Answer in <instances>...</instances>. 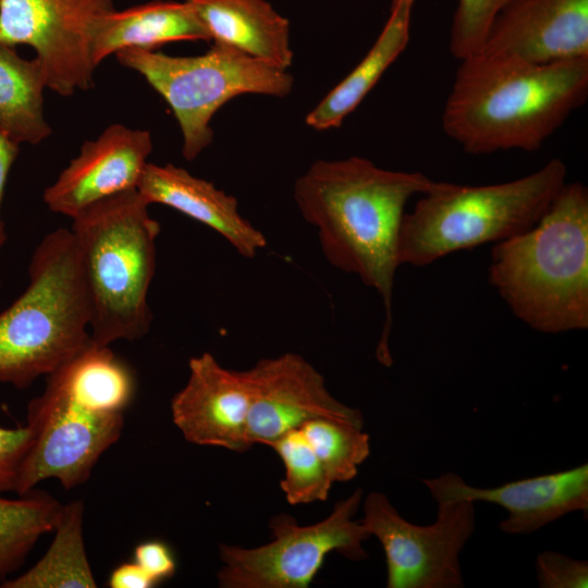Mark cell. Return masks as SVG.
<instances>
[{"instance_id":"15","label":"cell","mask_w":588,"mask_h":588,"mask_svg":"<svg viewBox=\"0 0 588 588\" xmlns=\"http://www.w3.org/2000/svg\"><path fill=\"white\" fill-rule=\"evenodd\" d=\"M151 150L148 131L112 124L82 145L45 189L44 201L51 211L72 219L95 203L137 188Z\"/></svg>"},{"instance_id":"31","label":"cell","mask_w":588,"mask_h":588,"mask_svg":"<svg viewBox=\"0 0 588 588\" xmlns=\"http://www.w3.org/2000/svg\"><path fill=\"white\" fill-rule=\"evenodd\" d=\"M19 151L20 145L0 131V249L7 242L5 224L1 217V207L8 176Z\"/></svg>"},{"instance_id":"9","label":"cell","mask_w":588,"mask_h":588,"mask_svg":"<svg viewBox=\"0 0 588 588\" xmlns=\"http://www.w3.org/2000/svg\"><path fill=\"white\" fill-rule=\"evenodd\" d=\"M360 519L382 546L388 588H462L460 555L475 531V503L438 502L436 520H406L381 492L367 494Z\"/></svg>"},{"instance_id":"20","label":"cell","mask_w":588,"mask_h":588,"mask_svg":"<svg viewBox=\"0 0 588 588\" xmlns=\"http://www.w3.org/2000/svg\"><path fill=\"white\" fill-rule=\"evenodd\" d=\"M415 0H392L388 19L375 42L356 66L338 83L305 119L317 131L339 127L406 49Z\"/></svg>"},{"instance_id":"2","label":"cell","mask_w":588,"mask_h":588,"mask_svg":"<svg viewBox=\"0 0 588 588\" xmlns=\"http://www.w3.org/2000/svg\"><path fill=\"white\" fill-rule=\"evenodd\" d=\"M587 96L588 58L538 64L480 51L461 61L442 128L470 155L534 151Z\"/></svg>"},{"instance_id":"6","label":"cell","mask_w":588,"mask_h":588,"mask_svg":"<svg viewBox=\"0 0 588 588\" xmlns=\"http://www.w3.org/2000/svg\"><path fill=\"white\" fill-rule=\"evenodd\" d=\"M90 305L71 230L35 248L25 291L0 313V382L25 389L90 340Z\"/></svg>"},{"instance_id":"21","label":"cell","mask_w":588,"mask_h":588,"mask_svg":"<svg viewBox=\"0 0 588 588\" xmlns=\"http://www.w3.org/2000/svg\"><path fill=\"white\" fill-rule=\"evenodd\" d=\"M45 73L39 61L23 59L0 42V131L15 143L37 145L51 134L44 115Z\"/></svg>"},{"instance_id":"26","label":"cell","mask_w":588,"mask_h":588,"mask_svg":"<svg viewBox=\"0 0 588 588\" xmlns=\"http://www.w3.org/2000/svg\"><path fill=\"white\" fill-rule=\"evenodd\" d=\"M511 0H458L452 20L449 48L462 61L483 48L489 32Z\"/></svg>"},{"instance_id":"16","label":"cell","mask_w":588,"mask_h":588,"mask_svg":"<svg viewBox=\"0 0 588 588\" xmlns=\"http://www.w3.org/2000/svg\"><path fill=\"white\" fill-rule=\"evenodd\" d=\"M481 51L538 64L588 58V0H511Z\"/></svg>"},{"instance_id":"22","label":"cell","mask_w":588,"mask_h":588,"mask_svg":"<svg viewBox=\"0 0 588 588\" xmlns=\"http://www.w3.org/2000/svg\"><path fill=\"white\" fill-rule=\"evenodd\" d=\"M84 503L62 505L54 538L44 556L22 575L9 578L1 588H95L83 538Z\"/></svg>"},{"instance_id":"5","label":"cell","mask_w":588,"mask_h":588,"mask_svg":"<svg viewBox=\"0 0 588 588\" xmlns=\"http://www.w3.org/2000/svg\"><path fill=\"white\" fill-rule=\"evenodd\" d=\"M566 175L565 163L555 158L503 183L474 186L434 181L403 216L400 265L424 267L452 253L526 232L549 209Z\"/></svg>"},{"instance_id":"1","label":"cell","mask_w":588,"mask_h":588,"mask_svg":"<svg viewBox=\"0 0 588 588\" xmlns=\"http://www.w3.org/2000/svg\"><path fill=\"white\" fill-rule=\"evenodd\" d=\"M433 183L420 172L382 169L356 156L317 160L294 183L296 206L316 228L326 259L380 295L385 318L376 354L385 366L392 364L388 340L405 206Z\"/></svg>"},{"instance_id":"14","label":"cell","mask_w":588,"mask_h":588,"mask_svg":"<svg viewBox=\"0 0 588 588\" xmlns=\"http://www.w3.org/2000/svg\"><path fill=\"white\" fill-rule=\"evenodd\" d=\"M421 481L437 503L469 500L503 507L507 517L498 527L509 535L532 534L572 512L588 513V464L492 488L469 486L453 471Z\"/></svg>"},{"instance_id":"3","label":"cell","mask_w":588,"mask_h":588,"mask_svg":"<svg viewBox=\"0 0 588 588\" xmlns=\"http://www.w3.org/2000/svg\"><path fill=\"white\" fill-rule=\"evenodd\" d=\"M489 282L542 333L588 328V191L566 183L526 232L494 244Z\"/></svg>"},{"instance_id":"4","label":"cell","mask_w":588,"mask_h":588,"mask_svg":"<svg viewBox=\"0 0 588 588\" xmlns=\"http://www.w3.org/2000/svg\"><path fill=\"white\" fill-rule=\"evenodd\" d=\"M137 188L95 203L72 218L90 305V338L110 345L150 330L148 292L160 224Z\"/></svg>"},{"instance_id":"25","label":"cell","mask_w":588,"mask_h":588,"mask_svg":"<svg viewBox=\"0 0 588 588\" xmlns=\"http://www.w3.org/2000/svg\"><path fill=\"white\" fill-rule=\"evenodd\" d=\"M270 446L283 463L284 477L280 487L290 504L328 499L333 482L299 428L285 432Z\"/></svg>"},{"instance_id":"7","label":"cell","mask_w":588,"mask_h":588,"mask_svg":"<svg viewBox=\"0 0 588 588\" xmlns=\"http://www.w3.org/2000/svg\"><path fill=\"white\" fill-rule=\"evenodd\" d=\"M115 57L169 105L182 133V155L188 161L212 143L210 122L223 105L245 94L283 98L294 85L287 70L218 44L199 56L126 48Z\"/></svg>"},{"instance_id":"18","label":"cell","mask_w":588,"mask_h":588,"mask_svg":"<svg viewBox=\"0 0 588 588\" xmlns=\"http://www.w3.org/2000/svg\"><path fill=\"white\" fill-rule=\"evenodd\" d=\"M213 44L287 70L290 22L267 0H185Z\"/></svg>"},{"instance_id":"17","label":"cell","mask_w":588,"mask_h":588,"mask_svg":"<svg viewBox=\"0 0 588 588\" xmlns=\"http://www.w3.org/2000/svg\"><path fill=\"white\" fill-rule=\"evenodd\" d=\"M137 191L149 204H161L220 234L241 256L254 258L266 247L265 235L238 212L234 196L171 163H147Z\"/></svg>"},{"instance_id":"11","label":"cell","mask_w":588,"mask_h":588,"mask_svg":"<svg viewBox=\"0 0 588 588\" xmlns=\"http://www.w3.org/2000/svg\"><path fill=\"white\" fill-rule=\"evenodd\" d=\"M112 0H0V42L30 46L47 88L61 96L94 86L91 44Z\"/></svg>"},{"instance_id":"24","label":"cell","mask_w":588,"mask_h":588,"mask_svg":"<svg viewBox=\"0 0 588 588\" xmlns=\"http://www.w3.org/2000/svg\"><path fill=\"white\" fill-rule=\"evenodd\" d=\"M299 429L333 483L355 478L358 467L370 454L369 436L360 427L318 418L305 422Z\"/></svg>"},{"instance_id":"10","label":"cell","mask_w":588,"mask_h":588,"mask_svg":"<svg viewBox=\"0 0 588 588\" xmlns=\"http://www.w3.org/2000/svg\"><path fill=\"white\" fill-rule=\"evenodd\" d=\"M27 425L33 439L16 479L17 495L50 478L66 490L84 483L100 456L119 440L124 414L94 411L46 376L42 393L28 404Z\"/></svg>"},{"instance_id":"28","label":"cell","mask_w":588,"mask_h":588,"mask_svg":"<svg viewBox=\"0 0 588 588\" xmlns=\"http://www.w3.org/2000/svg\"><path fill=\"white\" fill-rule=\"evenodd\" d=\"M32 439L33 432L27 424L13 429L0 426V493L14 491Z\"/></svg>"},{"instance_id":"29","label":"cell","mask_w":588,"mask_h":588,"mask_svg":"<svg viewBox=\"0 0 588 588\" xmlns=\"http://www.w3.org/2000/svg\"><path fill=\"white\" fill-rule=\"evenodd\" d=\"M134 562L142 566L158 584L173 576L176 568L172 551L159 540L139 543L134 550Z\"/></svg>"},{"instance_id":"12","label":"cell","mask_w":588,"mask_h":588,"mask_svg":"<svg viewBox=\"0 0 588 588\" xmlns=\"http://www.w3.org/2000/svg\"><path fill=\"white\" fill-rule=\"evenodd\" d=\"M247 372L252 395L248 437L253 445L270 446L285 432L318 418L364 428L360 411L332 396L322 375L298 354L262 358Z\"/></svg>"},{"instance_id":"8","label":"cell","mask_w":588,"mask_h":588,"mask_svg":"<svg viewBox=\"0 0 588 588\" xmlns=\"http://www.w3.org/2000/svg\"><path fill=\"white\" fill-rule=\"evenodd\" d=\"M363 499L357 488L335 503L324 519L299 525L287 514L274 515L269 527L272 540L257 548L220 544L223 566L217 574L223 588H307L327 555L338 552L346 559L367 558L363 542L370 538L354 516Z\"/></svg>"},{"instance_id":"23","label":"cell","mask_w":588,"mask_h":588,"mask_svg":"<svg viewBox=\"0 0 588 588\" xmlns=\"http://www.w3.org/2000/svg\"><path fill=\"white\" fill-rule=\"evenodd\" d=\"M62 504L34 489L17 499L0 497V584L25 562L36 542L53 531Z\"/></svg>"},{"instance_id":"30","label":"cell","mask_w":588,"mask_h":588,"mask_svg":"<svg viewBox=\"0 0 588 588\" xmlns=\"http://www.w3.org/2000/svg\"><path fill=\"white\" fill-rule=\"evenodd\" d=\"M108 584L111 588H151L158 583L133 561L117 566Z\"/></svg>"},{"instance_id":"19","label":"cell","mask_w":588,"mask_h":588,"mask_svg":"<svg viewBox=\"0 0 588 588\" xmlns=\"http://www.w3.org/2000/svg\"><path fill=\"white\" fill-rule=\"evenodd\" d=\"M200 40L210 41L186 1L156 0L107 14L96 27L91 53L98 66L122 49L154 51L168 42Z\"/></svg>"},{"instance_id":"13","label":"cell","mask_w":588,"mask_h":588,"mask_svg":"<svg viewBox=\"0 0 588 588\" xmlns=\"http://www.w3.org/2000/svg\"><path fill=\"white\" fill-rule=\"evenodd\" d=\"M250 400L247 370L228 369L205 352L188 360V379L171 400L172 420L191 443L243 453L253 446Z\"/></svg>"},{"instance_id":"27","label":"cell","mask_w":588,"mask_h":588,"mask_svg":"<svg viewBox=\"0 0 588 588\" xmlns=\"http://www.w3.org/2000/svg\"><path fill=\"white\" fill-rule=\"evenodd\" d=\"M536 576L541 588H587L588 563L546 550L537 555Z\"/></svg>"}]
</instances>
